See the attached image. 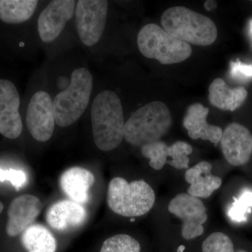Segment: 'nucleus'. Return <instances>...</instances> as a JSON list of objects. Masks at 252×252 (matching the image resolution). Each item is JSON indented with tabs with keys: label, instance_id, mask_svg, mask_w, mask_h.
Listing matches in <instances>:
<instances>
[{
	"label": "nucleus",
	"instance_id": "obj_1",
	"mask_svg": "<svg viewBox=\"0 0 252 252\" xmlns=\"http://www.w3.org/2000/svg\"><path fill=\"white\" fill-rule=\"evenodd\" d=\"M91 122L97 148L109 152L120 145L125 123L122 102L116 93L104 91L96 96L91 109Z\"/></svg>",
	"mask_w": 252,
	"mask_h": 252
},
{
	"label": "nucleus",
	"instance_id": "obj_2",
	"mask_svg": "<svg viewBox=\"0 0 252 252\" xmlns=\"http://www.w3.org/2000/svg\"><path fill=\"white\" fill-rule=\"evenodd\" d=\"M160 22L162 28L174 37L194 45H211L218 36L212 19L184 6L165 10Z\"/></svg>",
	"mask_w": 252,
	"mask_h": 252
},
{
	"label": "nucleus",
	"instance_id": "obj_3",
	"mask_svg": "<svg viewBox=\"0 0 252 252\" xmlns=\"http://www.w3.org/2000/svg\"><path fill=\"white\" fill-rule=\"evenodd\" d=\"M172 125V117L166 104L149 102L137 109L125 124L124 139L127 143L143 147L160 141Z\"/></svg>",
	"mask_w": 252,
	"mask_h": 252
},
{
	"label": "nucleus",
	"instance_id": "obj_4",
	"mask_svg": "<svg viewBox=\"0 0 252 252\" xmlns=\"http://www.w3.org/2000/svg\"><path fill=\"white\" fill-rule=\"evenodd\" d=\"M155 200L153 189L144 181L128 183L124 179L115 177L109 182L107 204L121 216L135 218L146 215L152 210Z\"/></svg>",
	"mask_w": 252,
	"mask_h": 252
},
{
	"label": "nucleus",
	"instance_id": "obj_5",
	"mask_svg": "<svg viewBox=\"0 0 252 252\" xmlns=\"http://www.w3.org/2000/svg\"><path fill=\"white\" fill-rule=\"evenodd\" d=\"M93 89V77L86 68H78L72 72L70 84L55 97V122L67 127L77 122L85 112Z\"/></svg>",
	"mask_w": 252,
	"mask_h": 252
},
{
	"label": "nucleus",
	"instance_id": "obj_6",
	"mask_svg": "<svg viewBox=\"0 0 252 252\" xmlns=\"http://www.w3.org/2000/svg\"><path fill=\"white\" fill-rule=\"evenodd\" d=\"M137 45L144 56L157 60L162 64L183 62L192 54L190 44L174 37L154 23L146 25L139 32Z\"/></svg>",
	"mask_w": 252,
	"mask_h": 252
},
{
	"label": "nucleus",
	"instance_id": "obj_7",
	"mask_svg": "<svg viewBox=\"0 0 252 252\" xmlns=\"http://www.w3.org/2000/svg\"><path fill=\"white\" fill-rule=\"evenodd\" d=\"M108 1L79 0L76 9L78 34L84 45L97 44L103 34L107 19Z\"/></svg>",
	"mask_w": 252,
	"mask_h": 252
},
{
	"label": "nucleus",
	"instance_id": "obj_8",
	"mask_svg": "<svg viewBox=\"0 0 252 252\" xmlns=\"http://www.w3.org/2000/svg\"><path fill=\"white\" fill-rule=\"evenodd\" d=\"M168 211L182 220V235L186 240L203 235L207 215L200 198L187 193L178 194L169 203Z\"/></svg>",
	"mask_w": 252,
	"mask_h": 252
},
{
	"label": "nucleus",
	"instance_id": "obj_9",
	"mask_svg": "<svg viewBox=\"0 0 252 252\" xmlns=\"http://www.w3.org/2000/svg\"><path fill=\"white\" fill-rule=\"evenodd\" d=\"M54 103L49 94L38 91L33 94L26 114V124L33 138L44 142L50 140L55 127Z\"/></svg>",
	"mask_w": 252,
	"mask_h": 252
},
{
	"label": "nucleus",
	"instance_id": "obj_10",
	"mask_svg": "<svg viewBox=\"0 0 252 252\" xmlns=\"http://www.w3.org/2000/svg\"><path fill=\"white\" fill-rule=\"evenodd\" d=\"M19 94L11 81L0 79V134L9 139L19 137L23 130L19 114Z\"/></svg>",
	"mask_w": 252,
	"mask_h": 252
},
{
	"label": "nucleus",
	"instance_id": "obj_11",
	"mask_svg": "<svg viewBox=\"0 0 252 252\" xmlns=\"http://www.w3.org/2000/svg\"><path fill=\"white\" fill-rule=\"evenodd\" d=\"M225 158L230 165L240 166L250 160L252 155V135L245 126L232 123L223 131L220 141Z\"/></svg>",
	"mask_w": 252,
	"mask_h": 252
},
{
	"label": "nucleus",
	"instance_id": "obj_12",
	"mask_svg": "<svg viewBox=\"0 0 252 252\" xmlns=\"http://www.w3.org/2000/svg\"><path fill=\"white\" fill-rule=\"evenodd\" d=\"M75 1L54 0L41 11L38 19V31L44 42L54 41L70 21Z\"/></svg>",
	"mask_w": 252,
	"mask_h": 252
},
{
	"label": "nucleus",
	"instance_id": "obj_13",
	"mask_svg": "<svg viewBox=\"0 0 252 252\" xmlns=\"http://www.w3.org/2000/svg\"><path fill=\"white\" fill-rule=\"evenodd\" d=\"M42 203L39 198L26 194L15 198L8 209V221L6 233L14 237L23 233L39 216L42 209Z\"/></svg>",
	"mask_w": 252,
	"mask_h": 252
},
{
	"label": "nucleus",
	"instance_id": "obj_14",
	"mask_svg": "<svg viewBox=\"0 0 252 252\" xmlns=\"http://www.w3.org/2000/svg\"><path fill=\"white\" fill-rule=\"evenodd\" d=\"M86 218L87 213L82 205L67 200L53 204L46 215L48 224L58 231H65L80 226Z\"/></svg>",
	"mask_w": 252,
	"mask_h": 252
},
{
	"label": "nucleus",
	"instance_id": "obj_15",
	"mask_svg": "<svg viewBox=\"0 0 252 252\" xmlns=\"http://www.w3.org/2000/svg\"><path fill=\"white\" fill-rule=\"evenodd\" d=\"M208 114L209 109L201 104H192L187 109L184 126L190 138L208 140L217 147L221 139L223 130L219 126L210 125L207 122Z\"/></svg>",
	"mask_w": 252,
	"mask_h": 252
},
{
	"label": "nucleus",
	"instance_id": "obj_16",
	"mask_svg": "<svg viewBox=\"0 0 252 252\" xmlns=\"http://www.w3.org/2000/svg\"><path fill=\"white\" fill-rule=\"evenodd\" d=\"M94 183V174L82 167H74L63 172L60 185L64 194L72 201L87 203L89 190Z\"/></svg>",
	"mask_w": 252,
	"mask_h": 252
},
{
	"label": "nucleus",
	"instance_id": "obj_17",
	"mask_svg": "<svg viewBox=\"0 0 252 252\" xmlns=\"http://www.w3.org/2000/svg\"><path fill=\"white\" fill-rule=\"evenodd\" d=\"M210 162L202 161L185 172V180L190 185L188 193L196 198H207L220 188L222 180L212 175Z\"/></svg>",
	"mask_w": 252,
	"mask_h": 252
},
{
	"label": "nucleus",
	"instance_id": "obj_18",
	"mask_svg": "<svg viewBox=\"0 0 252 252\" xmlns=\"http://www.w3.org/2000/svg\"><path fill=\"white\" fill-rule=\"evenodd\" d=\"M248 94L243 86L230 89L221 78L215 79L209 86V101L221 110L233 112L243 104Z\"/></svg>",
	"mask_w": 252,
	"mask_h": 252
},
{
	"label": "nucleus",
	"instance_id": "obj_19",
	"mask_svg": "<svg viewBox=\"0 0 252 252\" xmlns=\"http://www.w3.org/2000/svg\"><path fill=\"white\" fill-rule=\"evenodd\" d=\"M142 155L149 159V165L156 170H161L167 163V157L172 158L170 165L174 168L178 167L185 158L183 149L179 142L168 146L162 141H157L142 147Z\"/></svg>",
	"mask_w": 252,
	"mask_h": 252
},
{
	"label": "nucleus",
	"instance_id": "obj_20",
	"mask_svg": "<svg viewBox=\"0 0 252 252\" xmlns=\"http://www.w3.org/2000/svg\"><path fill=\"white\" fill-rule=\"evenodd\" d=\"M21 243L28 252H56L57 249L54 235L40 224H32L24 230Z\"/></svg>",
	"mask_w": 252,
	"mask_h": 252
},
{
	"label": "nucleus",
	"instance_id": "obj_21",
	"mask_svg": "<svg viewBox=\"0 0 252 252\" xmlns=\"http://www.w3.org/2000/svg\"><path fill=\"white\" fill-rule=\"evenodd\" d=\"M36 0H0V19L10 24L28 21L37 6Z\"/></svg>",
	"mask_w": 252,
	"mask_h": 252
},
{
	"label": "nucleus",
	"instance_id": "obj_22",
	"mask_svg": "<svg viewBox=\"0 0 252 252\" xmlns=\"http://www.w3.org/2000/svg\"><path fill=\"white\" fill-rule=\"evenodd\" d=\"M140 243L135 238L126 234L111 237L102 244L99 252H140Z\"/></svg>",
	"mask_w": 252,
	"mask_h": 252
},
{
	"label": "nucleus",
	"instance_id": "obj_23",
	"mask_svg": "<svg viewBox=\"0 0 252 252\" xmlns=\"http://www.w3.org/2000/svg\"><path fill=\"white\" fill-rule=\"evenodd\" d=\"M202 252H235L231 239L220 232L209 235L202 245Z\"/></svg>",
	"mask_w": 252,
	"mask_h": 252
},
{
	"label": "nucleus",
	"instance_id": "obj_24",
	"mask_svg": "<svg viewBox=\"0 0 252 252\" xmlns=\"http://www.w3.org/2000/svg\"><path fill=\"white\" fill-rule=\"evenodd\" d=\"M252 192L246 190L239 198H235L228 210V216L234 221L241 222L247 220V215L251 212Z\"/></svg>",
	"mask_w": 252,
	"mask_h": 252
},
{
	"label": "nucleus",
	"instance_id": "obj_25",
	"mask_svg": "<svg viewBox=\"0 0 252 252\" xmlns=\"http://www.w3.org/2000/svg\"><path fill=\"white\" fill-rule=\"evenodd\" d=\"M230 76L232 79L240 82L252 80V64L242 63L239 59L230 61Z\"/></svg>",
	"mask_w": 252,
	"mask_h": 252
},
{
	"label": "nucleus",
	"instance_id": "obj_26",
	"mask_svg": "<svg viewBox=\"0 0 252 252\" xmlns=\"http://www.w3.org/2000/svg\"><path fill=\"white\" fill-rule=\"evenodd\" d=\"M6 181L11 182L16 190H19L27 183V175L22 170L14 169L3 170L0 168V182H4Z\"/></svg>",
	"mask_w": 252,
	"mask_h": 252
},
{
	"label": "nucleus",
	"instance_id": "obj_27",
	"mask_svg": "<svg viewBox=\"0 0 252 252\" xmlns=\"http://www.w3.org/2000/svg\"><path fill=\"white\" fill-rule=\"evenodd\" d=\"M204 6H205V8L207 11H212V10L216 9L217 4L216 1L208 0V1H205Z\"/></svg>",
	"mask_w": 252,
	"mask_h": 252
},
{
	"label": "nucleus",
	"instance_id": "obj_28",
	"mask_svg": "<svg viewBox=\"0 0 252 252\" xmlns=\"http://www.w3.org/2000/svg\"><path fill=\"white\" fill-rule=\"evenodd\" d=\"M249 28H250V33L252 38V19L250 20L249 23Z\"/></svg>",
	"mask_w": 252,
	"mask_h": 252
},
{
	"label": "nucleus",
	"instance_id": "obj_29",
	"mask_svg": "<svg viewBox=\"0 0 252 252\" xmlns=\"http://www.w3.org/2000/svg\"><path fill=\"white\" fill-rule=\"evenodd\" d=\"M3 210H4V205H3V203L0 201V214L2 212Z\"/></svg>",
	"mask_w": 252,
	"mask_h": 252
},
{
	"label": "nucleus",
	"instance_id": "obj_30",
	"mask_svg": "<svg viewBox=\"0 0 252 252\" xmlns=\"http://www.w3.org/2000/svg\"><path fill=\"white\" fill-rule=\"evenodd\" d=\"M235 252H248L245 251V250H238V251H237Z\"/></svg>",
	"mask_w": 252,
	"mask_h": 252
},
{
	"label": "nucleus",
	"instance_id": "obj_31",
	"mask_svg": "<svg viewBox=\"0 0 252 252\" xmlns=\"http://www.w3.org/2000/svg\"><path fill=\"white\" fill-rule=\"evenodd\" d=\"M130 220L131 221H133V220H135V218H131Z\"/></svg>",
	"mask_w": 252,
	"mask_h": 252
}]
</instances>
